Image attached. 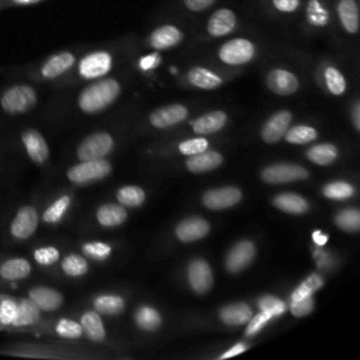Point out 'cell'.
Instances as JSON below:
<instances>
[{"mask_svg":"<svg viewBox=\"0 0 360 360\" xmlns=\"http://www.w3.org/2000/svg\"><path fill=\"white\" fill-rule=\"evenodd\" d=\"M120 84L114 79H101L87 86L79 96V107L87 114H96L110 104L120 94Z\"/></svg>","mask_w":360,"mask_h":360,"instance_id":"6da1fadb","label":"cell"},{"mask_svg":"<svg viewBox=\"0 0 360 360\" xmlns=\"http://www.w3.org/2000/svg\"><path fill=\"white\" fill-rule=\"evenodd\" d=\"M37 103V93L28 84H14L3 91L0 97V107L10 115L24 114L30 111Z\"/></svg>","mask_w":360,"mask_h":360,"instance_id":"7a4b0ae2","label":"cell"},{"mask_svg":"<svg viewBox=\"0 0 360 360\" xmlns=\"http://www.w3.org/2000/svg\"><path fill=\"white\" fill-rule=\"evenodd\" d=\"M111 172V166L104 159L82 160V163L72 166L68 170V177L73 183H89L105 177Z\"/></svg>","mask_w":360,"mask_h":360,"instance_id":"3957f363","label":"cell"},{"mask_svg":"<svg viewBox=\"0 0 360 360\" xmlns=\"http://www.w3.org/2000/svg\"><path fill=\"white\" fill-rule=\"evenodd\" d=\"M218 56L226 65H243L255 56V45L246 38H233L222 44Z\"/></svg>","mask_w":360,"mask_h":360,"instance_id":"277c9868","label":"cell"},{"mask_svg":"<svg viewBox=\"0 0 360 360\" xmlns=\"http://www.w3.org/2000/svg\"><path fill=\"white\" fill-rule=\"evenodd\" d=\"M262 180L269 184H281L304 180L308 177V170L300 165L292 163H277L267 166L262 172Z\"/></svg>","mask_w":360,"mask_h":360,"instance_id":"5b68a950","label":"cell"},{"mask_svg":"<svg viewBox=\"0 0 360 360\" xmlns=\"http://www.w3.org/2000/svg\"><path fill=\"white\" fill-rule=\"evenodd\" d=\"M114 141L111 135L105 132H97L89 135L77 148V156L80 160H94L104 158L112 149Z\"/></svg>","mask_w":360,"mask_h":360,"instance_id":"8992f818","label":"cell"},{"mask_svg":"<svg viewBox=\"0 0 360 360\" xmlns=\"http://www.w3.org/2000/svg\"><path fill=\"white\" fill-rule=\"evenodd\" d=\"M38 221L37 210L31 205H22L17 210L10 224V233L15 239H28L37 231Z\"/></svg>","mask_w":360,"mask_h":360,"instance_id":"52a82bcc","label":"cell"},{"mask_svg":"<svg viewBox=\"0 0 360 360\" xmlns=\"http://www.w3.org/2000/svg\"><path fill=\"white\" fill-rule=\"evenodd\" d=\"M255 255H256V248L252 240H248V239L239 240L228 252L225 259V267L231 273H239L252 263V260L255 259Z\"/></svg>","mask_w":360,"mask_h":360,"instance_id":"ba28073f","label":"cell"},{"mask_svg":"<svg viewBox=\"0 0 360 360\" xmlns=\"http://www.w3.org/2000/svg\"><path fill=\"white\" fill-rule=\"evenodd\" d=\"M111 55L97 51L86 55L79 63V73L84 79H96L104 76L111 68Z\"/></svg>","mask_w":360,"mask_h":360,"instance_id":"9c48e42d","label":"cell"},{"mask_svg":"<svg viewBox=\"0 0 360 360\" xmlns=\"http://www.w3.org/2000/svg\"><path fill=\"white\" fill-rule=\"evenodd\" d=\"M242 198V191L238 187H221L208 190L202 195V202L210 210H224L236 205Z\"/></svg>","mask_w":360,"mask_h":360,"instance_id":"30bf717a","label":"cell"},{"mask_svg":"<svg viewBox=\"0 0 360 360\" xmlns=\"http://www.w3.org/2000/svg\"><path fill=\"white\" fill-rule=\"evenodd\" d=\"M238 25V18L233 10L222 7L215 10L207 21V32L211 37H225L231 34Z\"/></svg>","mask_w":360,"mask_h":360,"instance_id":"8fae6325","label":"cell"},{"mask_svg":"<svg viewBox=\"0 0 360 360\" xmlns=\"http://www.w3.org/2000/svg\"><path fill=\"white\" fill-rule=\"evenodd\" d=\"M187 277L190 287L198 294L207 292L212 285V271L204 259H194L188 264Z\"/></svg>","mask_w":360,"mask_h":360,"instance_id":"7c38bea8","label":"cell"},{"mask_svg":"<svg viewBox=\"0 0 360 360\" xmlns=\"http://www.w3.org/2000/svg\"><path fill=\"white\" fill-rule=\"evenodd\" d=\"M22 145L30 159L38 165L46 162L49 156V148L45 138L37 129H27L21 135Z\"/></svg>","mask_w":360,"mask_h":360,"instance_id":"4fadbf2b","label":"cell"},{"mask_svg":"<svg viewBox=\"0 0 360 360\" xmlns=\"http://www.w3.org/2000/svg\"><path fill=\"white\" fill-rule=\"evenodd\" d=\"M267 87L280 96H288L297 91L298 89V79L285 69H273L269 72L266 77Z\"/></svg>","mask_w":360,"mask_h":360,"instance_id":"5bb4252c","label":"cell"},{"mask_svg":"<svg viewBox=\"0 0 360 360\" xmlns=\"http://www.w3.org/2000/svg\"><path fill=\"white\" fill-rule=\"evenodd\" d=\"M210 232V224L201 217H190L176 226V236L181 242H194L202 239Z\"/></svg>","mask_w":360,"mask_h":360,"instance_id":"9a60e30c","label":"cell"},{"mask_svg":"<svg viewBox=\"0 0 360 360\" xmlns=\"http://www.w3.org/2000/svg\"><path fill=\"white\" fill-rule=\"evenodd\" d=\"M291 122V112L290 111H278L274 115H271L266 124L262 128V138L267 143H274L281 136H284L285 131L288 129Z\"/></svg>","mask_w":360,"mask_h":360,"instance_id":"2e32d148","label":"cell"},{"mask_svg":"<svg viewBox=\"0 0 360 360\" xmlns=\"http://www.w3.org/2000/svg\"><path fill=\"white\" fill-rule=\"evenodd\" d=\"M186 117H187V108L184 105L170 104V105H165L162 108L155 110L150 114L149 120H150V124L156 128H167L181 122L183 120H186Z\"/></svg>","mask_w":360,"mask_h":360,"instance_id":"e0dca14e","label":"cell"},{"mask_svg":"<svg viewBox=\"0 0 360 360\" xmlns=\"http://www.w3.org/2000/svg\"><path fill=\"white\" fill-rule=\"evenodd\" d=\"M183 39V32L176 25H160L152 31L149 35V45L158 51L169 49L180 44Z\"/></svg>","mask_w":360,"mask_h":360,"instance_id":"ac0fdd59","label":"cell"},{"mask_svg":"<svg viewBox=\"0 0 360 360\" xmlns=\"http://www.w3.org/2000/svg\"><path fill=\"white\" fill-rule=\"evenodd\" d=\"M75 63V55L72 52H59L49 56L41 66V75L45 79H55L69 70Z\"/></svg>","mask_w":360,"mask_h":360,"instance_id":"d6986e66","label":"cell"},{"mask_svg":"<svg viewBox=\"0 0 360 360\" xmlns=\"http://www.w3.org/2000/svg\"><path fill=\"white\" fill-rule=\"evenodd\" d=\"M28 295L30 300L42 311H55L63 302V297L59 291L42 285L31 288Z\"/></svg>","mask_w":360,"mask_h":360,"instance_id":"ffe728a7","label":"cell"},{"mask_svg":"<svg viewBox=\"0 0 360 360\" xmlns=\"http://www.w3.org/2000/svg\"><path fill=\"white\" fill-rule=\"evenodd\" d=\"M336 11L343 30L347 34H356L359 31L357 0H338Z\"/></svg>","mask_w":360,"mask_h":360,"instance_id":"44dd1931","label":"cell"},{"mask_svg":"<svg viewBox=\"0 0 360 360\" xmlns=\"http://www.w3.org/2000/svg\"><path fill=\"white\" fill-rule=\"evenodd\" d=\"M222 163V156L221 153L215 152V150H204L200 152L197 155H191L187 162L186 166L190 172L193 173H202V172H208L212 170L215 167H218Z\"/></svg>","mask_w":360,"mask_h":360,"instance_id":"7402d4cb","label":"cell"},{"mask_svg":"<svg viewBox=\"0 0 360 360\" xmlns=\"http://www.w3.org/2000/svg\"><path fill=\"white\" fill-rule=\"evenodd\" d=\"M31 264L24 257H11L0 264V276L7 281H18L28 277Z\"/></svg>","mask_w":360,"mask_h":360,"instance_id":"603a6c76","label":"cell"},{"mask_svg":"<svg viewBox=\"0 0 360 360\" xmlns=\"http://www.w3.org/2000/svg\"><path fill=\"white\" fill-rule=\"evenodd\" d=\"M253 316L252 309L248 304L243 302H236V304H229L224 308L219 309V318L222 322L226 325L238 326L249 322V319Z\"/></svg>","mask_w":360,"mask_h":360,"instance_id":"cb8c5ba5","label":"cell"},{"mask_svg":"<svg viewBox=\"0 0 360 360\" xmlns=\"http://www.w3.org/2000/svg\"><path fill=\"white\" fill-rule=\"evenodd\" d=\"M226 122V114L224 111H211L198 117L193 122V129L195 134L208 135L219 131Z\"/></svg>","mask_w":360,"mask_h":360,"instance_id":"d4e9b609","label":"cell"},{"mask_svg":"<svg viewBox=\"0 0 360 360\" xmlns=\"http://www.w3.org/2000/svg\"><path fill=\"white\" fill-rule=\"evenodd\" d=\"M39 321V308L28 298L17 300V315L11 326H31Z\"/></svg>","mask_w":360,"mask_h":360,"instance_id":"484cf974","label":"cell"},{"mask_svg":"<svg viewBox=\"0 0 360 360\" xmlns=\"http://www.w3.org/2000/svg\"><path fill=\"white\" fill-rule=\"evenodd\" d=\"M187 80L190 84H193L198 89H204V90L217 89L222 83V79L217 73H214L205 68H201V66H195L191 70H188Z\"/></svg>","mask_w":360,"mask_h":360,"instance_id":"4316f807","label":"cell"},{"mask_svg":"<svg viewBox=\"0 0 360 360\" xmlns=\"http://www.w3.org/2000/svg\"><path fill=\"white\" fill-rule=\"evenodd\" d=\"M273 204L288 214H304L308 210V202L298 194L294 193H281L273 198Z\"/></svg>","mask_w":360,"mask_h":360,"instance_id":"83f0119b","label":"cell"},{"mask_svg":"<svg viewBox=\"0 0 360 360\" xmlns=\"http://www.w3.org/2000/svg\"><path fill=\"white\" fill-rule=\"evenodd\" d=\"M305 15H307V21L312 27H318V28L326 27L330 21L329 8L322 0H308Z\"/></svg>","mask_w":360,"mask_h":360,"instance_id":"f1b7e54d","label":"cell"},{"mask_svg":"<svg viewBox=\"0 0 360 360\" xmlns=\"http://www.w3.org/2000/svg\"><path fill=\"white\" fill-rule=\"evenodd\" d=\"M97 219L104 226H117L127 219V211L121 204H104L97 210Z\"/></svg>","mask_w":360,"mask_h":360,"instance_id":"f546056e","label":"cell"},{"mask_svg":"<svg viewBox=\"0 0 360 360\" xmlns=\"http://www.w3.org/2000/svg\"><path fill=\"white\" fill-rule=\"evenodd\" d=\"M80 325H82V329L87 335L89 339L96 340V342H100V340L104 339V336H105L104 326H103L101 318L97 312H94V311L84 312L82 315Z\"/></svg>","mask_w":360,"mask_h":360,"instance_id":"4dcf8cb0","label":"cell"},{"mask_svg":"<svg viewBox=\"0 0 360 360\" xmlns=\"http://www.w3.org/2000/svg\"><path fill=\"white\" fill-rule=\"evenodd\" d=\"M307 158L316 165H330L338 158V149L332 143H319L308 149Z\"/></svg>","mask_w":360,"mask_h":360,"instance_id":"1f68e13d","label":"cell"},{"mask_svg":"<svg viewBox=\"0 0 360 360\" xmlns=\"http://www.w3.org/2000/svg\"><path fill=\"white\" fill-rule=\"evenodd\" d=\"M135 322L143 330H155L160 326V315L152 307H139L135 312Z\"/></svg>","mask_w":360,"mask_h":360,"instance_id":"d6a6232c","label":"cell"},{"mask_svg":"<svg viewBox=\"0 0 360 360\" xmlns=\"http://www.w3.org/2000/svg\"><path fill=\"white\" fill-rule=\"evenodd\" d=\"M117 200L125 207H138L145 201V191L138 186H125L118 190Z\"/></svg>","mask_w":360,"mask_h":360,"instance_id":"836d02e7","label":"cell"},{"mask_svg":"<svg viewBox=\"0 0 360 360\" xmlns=\"http://www.w3.org/2000/svg\"><path fill=\"white\" fill-rule=\"evenodd\" d=\"M284 136L290 143L304 145L316 138V131H315V128L308 127V125H295L292 128H288L285 131Z\"/></svg>","mask_w":360,"mask_h":360,"instance_id":"e575fe53","label":"cell"},{"mask_svg":"<svg viewBox=\"0 0 360 360\" xmlns=\"http://www.w3.org/2000/svg\"><path fill=\"white\" fill-rule=\"evenodd\" d=\"M94 307L101 314L115 315L124 309V300L118 295H100L96 298Z\"/></svg>","mask_w":360,"mask_h":360,"instance_id":"d590c367","label":"cell"},{"mask_svg":"<svg viewBox=\"0 0 360 360\" xmlns=\"http://www.w3.org/2000/svg\"><path fill=\"white\" fill-rule=\"evenodd\" d=\"M70 204V198L69 195H62L60 198H58L56 201H53L45 211L42 215V219L48 224H56L62 219V217L65 215L66 210L69 208Z\"/></svg>","mask_w":360,"mask_h":360,"instance_id":"8d00e7d4","label":"cell"},{"mask_svg":"<svg viewBox=\"0 0 360 360\" xmlns=\"http://www.w3.org/2000/svg\"><path fill=\"white\" fill-rule=\"evenodd\" d=\"M335 222L340 229L347 232H354L360 228V212L356 208L342 210L335 217Z\"/></svg>","mask_w":360,"mask_h":360,"instance_id":"74e56055","label":"cell"},{"mask_svg":"<svg viewBox=\"0 0 360 360\" xmlns=\"http://www.w3.org/2000/svg\"><path fill=\"white\" fill-rule=\"evenodd\" d=\"M323 280L319 274H311L308 276L291 294V301L301 300L304 297L311 295L314 291H316L319 287H322Z\"/></svg>","mask_w":360,"mask_h":360,"instance_id":"f35d334b","label":"cell"},{"mask_svg":"<svg viewBox=\"0 0 360 360\" xmlns=\"http://www.w3.org/2000/svg\"><path fill=\"white\" fill-rule=\"evenodd\" d=\"M323 77H325V83L328 86V90L335 94V96H339V94H343L345 93V89H346V82H345V77L343 75L333 66H328L323 72Z\"/></svg>","mask_w":360,"mask_h":360,"instance_id":"ab89813d","label":"cell"},{"mask_svg":"<svg viewBox=\"0 0 360 360\" xmlns=\"http://www.w3.org/2000/svg\"><path fill=\"white\" fill-rule=\"evenodd\" d=\"M323 194L332 200H345L354 194V188L346 181H333L323 187Z\"/></svg>","mask_w":360,"mask_h":360,"instance_id":"60d3db41","label":"cell"},{"mask_svg":"<svg viewBox=\"0 0 360 360\" xmlns=\"http://www.w3.org/2000/svg\"><path fill=\"white\" fill-rule=\"evenodd\" d=\"M62 270L72 277H79L87 271V262L79 255H69L62 260Z\"/></svg>","mask_w":360,"mask_h":360,"instance_id":"b9f144b4","label":"cell"},{"mask_svg":"<svg viewBox=\"0 0 360 360\" xmlns=\"http://www.w3.org/2000/svg\"><path fill=\"white\" fill-rule=\"evenodd\" d=\"M17 315V300L0 295V322L4 326H11Z\"/></svg>","mask_w":360,"mask_h":360,"instance_id":"7bdbcfd3","label":"cell"},{"mask_svg":"<svg viewBox=\"0 0 360 360\" xmlns=\"http://www.w3.org/2000/svg\"><path fill=\"white\" fill-rule=\"evenodd\" d=\"M82 332H83L82 325H79L72 319H60L56 325V333L62 338L76 339V338H80Z\"/></svg>","mask_w":360,"mask_h":360,"instance_id":"ee69618b","label":"cell"},{"mask_svg":"<svg viewBox=\"0 0 360 360\" xmlns=\"http://www.w3.org/2000/svg\"><path fill=\"white\" fill-rule=\"evenodd\" d=\"M259 308L260 311H264V312H269L271 316H277V315H281L284 311H285V304L283 301H280L278 298L276 297H271V295H264L259 300Z\"/></svg>","mask_w":360,"mask_h":360,"instance_id":"f6af8a7d","label":"cell"},{"mask_svg":"<svg viewBox=\"0 0 360 360\" xmlns=\"http://www.w3.org/2000/svg\"><path fill=\"white\" fill-rule=\"evenodd\" d=\"M34 259L42 266H49L59 259V250L53 246H42L34 252Z\"/></svg>","mask_w":360,"mask_h":360,"instance_id":"bcb514c9","label":"cell"},{"mask_svg":"<svg viewBox=\"0 0 360 360\" xmlns=\"http://www.w3.org/2000/svg\"><path fill=\"white\" fill-rule=\"evenodd\" d=\"M208 146V142L205 138H193L188 141H184L179 145V150L183 155L191 156V155H197L200 152H204Z\"/></svg>","mask_w":360,"mask_h":360,"instance_id":"7dc6e473","label":"cell"},{"mask_svg":"<svg viewBox=\"0 0 360 360\" xmlns=\"http://www.w3.org/2000/svg\"><path fill=\"white\" fill-rule=\"evenodd\" d=\"M83 252L94 260H104L111 253V248L103 242H90L83 246Z\"/></svg>","mask_w":360,"mask_h":360,"instance_id":"c3c4849f","label":"cell"},{"mask_svg":"<svg viewBox=\"0 0 360 360\" xmlns=\"http://www.w3.org/2000/svg\"><path fill=\"white\" fill-rule=\"evenodd\" d=\"M290 309H291L292 315H295V316L308 315L314 309V300H312L311 295H308V297H304L301 300L291 301Z\"/></svg>","mask_w":360,"mask_h":360,"instance_id":"681fc988","label":"cell"},{"mask_svg":"<svg viewBox=\"0 0 360 360\" xmlns=\"http://www.w3.org/2000/svg\"><path fill=\"white\" fill-rule=\"evenodd\" d=\"M270 318H273V316H271L269 312H264V311H260V314L252 316V318L249 319L250 322H249V325H248V328H246V335L252 336V335L257 333V332L266 325V322H267Z\"/></svg>","mask_w":360,"mask_h":360,"instance_id":"f907efd6","label":"cell"},{"mask_svg":"<svg viewBox=\"0 0 360 360\" xmlns=\"http://www.w3.org/2000/svg\"><path fill=\"white\" fill-rule=\"evenodd\" d=\"M273 7L284 14H292L301 7V0H271Z\"/></svg>","mask_w":360,"mask_h":360,"instance_id":"816d5d0a","label":"cell"},{"mask_svg":"<svg viewBox=\"0 0 360 360\" xmlns=\"http://www.w3.org/2000/svg\"><path fill=\"white\" fill-rule=\"evenodd\" d=\"M217 0H183V4L187 10L194 11V13H200L204 11L207 8H210Z\"/></svg>","mask_w":360,"mask_h":360,"instance_id":"f5cc1de1","label":"cell"},{"mask_svg":"<svg viewBox=\"0 0 360 360\" xmlns=\"http://www.w3.org/2000/svg\"><path fill=\"white\" fill-rule=\"evenodd\" d=\"M159 56L156 53H150V55H146L143 58H141L139 60V66L141 69L143 70H149V69H153L158 63H159Z\"/></svg>","mask_w":360,"mask_h":360,"instance_id":"db71d44e","label":"cell"},{"mask_svg":"<svg viewBox=\"0 0 360 360\" xmlns=\"http://www.w3.org/2000/svg\"><path fill=\"white\" fill-rule=\"evenodd\" d=\"M248 347H246V345H243V343H238V345H235V346H232L228 352H225L222 356H221V359H228V357H232V356H235V354H239V353H242V352H245Z\"/></svg>","mask_w":360,"mask_h":360,"instance_id":"11a10c76","label":"cell"},{"mask_svg":"<svg viewBox=\"0 0 360 360\" xmlns=\"http://www.w3.org/2000/svg\"><path fill=\"white\" fill-rule=\"evenodd\" d=\"M39 1H42V0H8L7 4L22 7V6H32V4H37Z\"/></svg>","mask_w":360,"mask_h":360,"instance_id":"9f6ffc18","label":"cell"},{"mask_svg":"<svg viewBox=\"0 0 360 360\" xmlns=\"http://www.w3.org/2000/svg\"><path fill=\"white\" fill-rule=\"evenodd\" d=\"M359 117H360V105H359V103H356L354 107H353V121H354V127L357 129H360V120H359Z\"/></svg>","mask_w":360,"mask_h":360,"instance_id":"6f0895ef","label":"cell"},{"mask_svg":"<svg viewBox=\"0 0 360 360\" xmlns=\"http://www.w3.org/2000/svg\"><path fill=\"white\" fill-rule=\"evenodd\" d=\"M314 240L318 245H323L328 240V235H323L321 231H316V232H314Z\"/></svg>","mask_w":360,"mask_h":360,"instance_id":"680465c9","label":"cell"},{"mask_svg":"<svg viewBox=\"0 0 360 360\" xmlns=\"http://www.w3.org/2000/svg\"><path fill=\"white\" fill-rule=\"evenodd\" d=\"M4 328H6V326H4V325H3V323H1V322H0V330H3V329H4Z\"/></svg>","mask_w":360,"mask_h":360,"instance_id":"91938a15","label":"cell"}]
</instances>
